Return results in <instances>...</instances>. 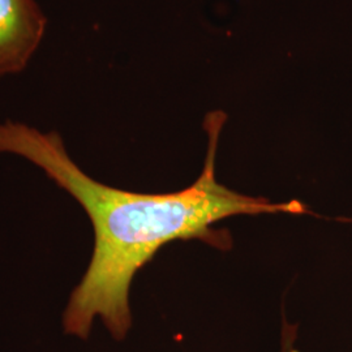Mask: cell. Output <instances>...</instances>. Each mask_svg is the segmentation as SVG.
Instances as JSON below:
<instances>
[{
	"label": "cell",
	"instance_id": "1",
	"mask_svg": "<svg viewBox=\"0 0 352 352\" xmlns=\"http://www.w3.org/2000/svg\"><path fill=\"white\" fill-rule=\"evenodd\" d=\"M227 115L205 116L208 151L201 175L188 188L173 193H139L100 183L80 168L56 132L24 123H0V153L36 164L68 192L88 214L94 230V250L81 282L64 311V331L87 340L96 318L113 340H123L132 327L129 289L136 273L164 245L176 240H201L227 251V231L214 225L228 217L258 214H305L299 200L272 202L227 188L215 177V158Z\"/></svg>",
	"mask_w": 352,
	"mask_h": 352
},
{
	"label": "cell",
	"instance_id": "2",
	"mask_svg": "<svg viewBox=\"0 0 352 352\" xmlns=\"http://www.w3.org/2000/svg\"><path fill=\"white\" fill-rule=\"evenodd\" d=\"M46 28L47 17L37 0H0V77L25 69Z\"/></svg>",
	"mask_w": 352,
	"mask_h": 352
},
{
	"label": "cell",
	"instance_id": "3",
	"mask_svg": "<svg viewBox=\"0 0 352 352\" xmlns=\"http://www.w3.org/2000/svg\"><path fill=\"white\" fill-rule=\"evenodd\" d=\"M295 340H296V327L286 324L283 329L282 352H298V350L295 349Z\"/></svg>",
	"mask_w": 352,
	"mask_h": 352
}]
</instances>
